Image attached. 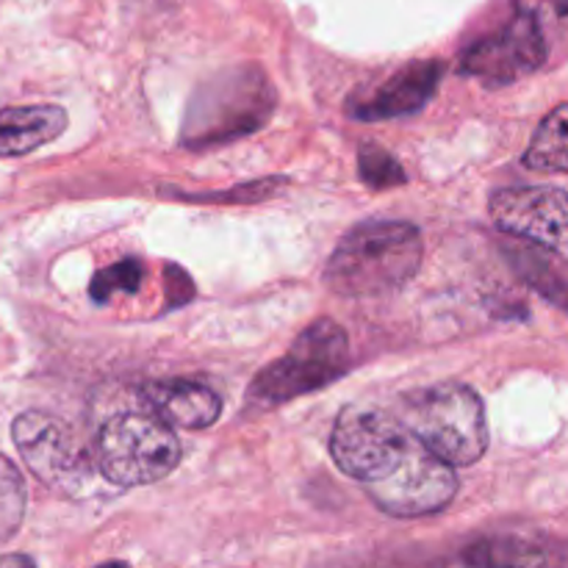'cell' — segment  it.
Instances as JSON below:
<instances>
[{
    "instance_id": "7",
    "label": "cell",
    "mask_w": 568,
    "mask_h": 568,
    "mask_svg": "<svg viewBox=\"0 0 568 568\" xmlns=\"http://www.w3.org/2000/svg\"><path fill=\"white\" fill-rule=\"evenodd\" d=\"M11 438L31 475L64 497H87L103 477L98 458L59 416L26 410L11 422Z\"/></svg>"
},
{
    "instance_id": "9",
    "label": "cell",
    "mask_w": 568,
    "mask_h": 568,
    "mask_svg": "<svg viewBox=\"0 0 568 568\" xmlns=\"http://www.w3.org/2000/svg\"><path fill=\"white\" fill-rule=\"evenodd\" d=\"M494 225L568 261V192L555 186L499 189L488 203Z\"/></svg>"
},
{
    "instance_id": "11",
    "label": "cell",
    "mask_w": 568,
    "mask_h": 568,
    "mask_svg": "<svg viewBox=\"0 0 568 568\" xmlns=\"http://www.w3.org/2000/svg\"><path fill=\"white\" fill-rule=\"evenodd\" d=\"M142 397L155 416L181 430H205L222 414L220 394L194 381L148 383L142 388Z\"/></svg>"
},
{
    "instance_id": "17",
    "label": "cell",
    "mask_w": 568,
    "mask_h": 568,
    "mask_svg": "<svg viewBox=\"0 0 568 568\" xmlns=\"http://www.w3.org/2000/svg\"><path fill=\"white\" fill-rule=\"evenodd\" d=\"M283 181L275 178V181H255L244 183V186H233L227 192L216 194H172L178 200H192V203H255V200H264L275 194V189H281Z\"/></svg>"
},
{
    "instance_id": "8",
    "label": "cell",
    "mask_w": 568,
    "mask_h": 568,
    "mask_svg": "<svg viewBox=\"0 0 568 568\" xmlns=\"http://www.w3.org/2000/svg\"><path fill=\"white\" fill-rule=\"evenodd\" d=\"M544 61H547V39L538 14L516 11L508 26L488 33L460 53V72L477 78L486 87L499 89L532 75Z\"/></svg>"
},
{
    "instance_id": "20",
    "label": "cell",
    "mask_w": 568,
    "mask_h": 568,
    "mask_svg": "<svg viewBox=\"0 0 568 568\" xmlns=\"http://www.w3.org/2000/svg\"><path fill=\"white\" fill-rule=\"evenodd\" d=\"M33 566V560L31 558H26V555H3V558H0V566Z\"/></svg>"
},
{
    "instance_id": "13",
    "label": "cell",
    "mask_w": 568,
    "mask_h": 568,
    "mask_svg": "<svg viewBox=\"0 0 568 568\" xmlns=\"http://www.w3.org/2000/svg\"><path fill=\"white\" fill-rule=\"evenodd\" d=\"M521 161L536 172H568V103L544 116Z\"/></svg>"
},
{
    "instance_id": "12",
    "label": "cell",
    "mask_w": 568,
    "mask_h": 568,
    "mask_svg": "<svg viewBox=\"0 0 568 568\" xmlns=\"http://www.w3.org/2000/svg\"><path fill=\"white\" fill-rule=\"evenodd\" d=\"M67 131L61 105H11L0 109V159H20Z\"/></svg>"
},
{
    "instance_id": "6",
    "label": "cell",
    "mask_w": 568,
    "mask_h": 568,
    "mask_svg": "<svg viewBox=\"0 0 568 568\" xmlns=\"http://www.w3.org/2000/svg\"><path fill=\"white\" fill-rule=\"evenodd\" d=\"M100 475L116 488L150 486L181 464V442L170 422L155 414H120L109 419L94 444Z\"/></svg>"
},
{
    "instance_id": "10",
    "label": "cell",
    "mask_w": 568,
    "mask_h": 568,
    "mask_svg": "<svg viewBox=\"0 0 568 568\" xmlns=\"http://www.w3.org/2000/svg\"><path fill=\"white\" fill-rule=\"evenodd\" d=\"M442 72V61H414L366 98L349 100V114L364 122L399 120V116L416 114L436 94Z\"/></svg>"
},
{
    "instance_id": "19",
    "label": "cell",
    "mask_w": 568,
    "mask_h": 568,
    "mask_svg": "<svg viewBox=\"0 0 568 568\" xmlns=\"http://www.w3.org/2000/svg\"><path fill=\"white\" fill-rule=\"evenodd\" d=\"M516 11H530V14H538L541 9H555L560 14L568 11V0H514Z\"/></svg>"
},
{
    "instance_id": "14",
    "label": "cell",
    "mask_w": 568,
    "mask_h": 568,
    "mask_svg": "<svg viewBox=\"0 0 568 568\" xmlns=\"http://www.w3.org/2000/svg\"><path fill=\"white\" fill-rule=\"evenodd\" d=\"M26 480L9 458L0 455V547L20 532L26 519Z\"/></svg>"
},
{
    "instance_id": "1",
    "label": "cell",
    "mask_w": 568,
    "mask_h": 568,
    "mask_svg": "<svg viewBox=\"0 0 568 568\" xmlns=\"http://www.w3.org/2000/svg\"><path fill=\"white\" fill-rule=\"evenodd\" d=\"M331 455L383 514L397 519L438 514L458 494L453 464L438 458L399 416L386 410H344L333 427Z\"/></svg>"
},
{
    "instance_id": "18",
    "label": "cell",
    "mask_w": 568,
    "mask_h": 568,
    "mask_svg": "<svg viewBox=\"0 0 568 568\" xmlns=\"http://www.w3.org/2000/svg\"><path fill=\"white\" fill-rule=\"evenodd\" d=\"M521 270H525L527 281H530L532 286H536L538 292L544 294V297H549L555 305H560V308L568 311V283H566V277L555 275V272L549 270V266H544L541 261H525V266H521Z\"/></svg>"
},
{
    "instance_id": "2",
    "label": "cell",
    "mask_w": 568,
    "mask_h": 568,
    "mask_svg": "<svg viewBox=\"0 0 568 568\" xmlns=\"http://www.w3.org/2000/svg\"><path fill=\"white\" fill-rule=\"evenodd\" d=\"M419 227L369 220L349 227L325 264V286L342 297H377L403 288L422 266Z\"/></svg>"
},
{
    "instance_id": "21",
    "label": "cell",
    "mask_w": 568,
    "mask_h": 568,
    "mask_svg": "<svg viewBox=\"0 0 568 568\" xmlns=\"http://www.w3.org/2000/svg\"><path fill=\"white\" fill-rule=\"evenodd\" d=\"M566 17H568V11H566Z\"/></svg>"
},
{
    "instance_id": "5",
    "label": "cell",
    "mask_w": 568,
    "mask_h": 568,
    "mask_svg": "<svg viewBox=\"0 0 568 568\" xmlns=\"http://www.w3.org/2000/svg\"><path fill=\"white\" fill-rule=\"evenodd\" d=\"M349 338L342 325L320 320L305 327L283 358L272 361L250 383V403L261 408L288 403L303 394H314L347 375Z\"/></svg>"
},
{
    "instance_id": "3",
    "label": "cell",
    "mask_w": 568,
    "mask_h": 568,
    "mask_svg": "<svg viewBox=\"0 0 568 568\" xmlns=\"http://www.w3.org/2000/svg\"><path fill=\"white\" fill-rule=\"evenodd\" d=\"M275 109V89L255 67H236L194 92L181 142L189 150L227 144L258 131Z\"/></svg>"
},
{
    "instance_id": "15",
    "label": "cell",
    "mask_w": 568,
    "mask_h": 568,
    "mask_svg": "<svg viewBox=\"0 0 568 568\" xmlns=\"http://www.w3.org/2000/svg\"><path fill=\"white\" fill-rule=\"evenodd\" d=\"M358 170L361 181L369 189H375V192L403 186V183L408 181L403 164H399L386 148H381V144H364V148L358 150Z\"/></svg>"
},
{
    "instance_id": "16",
    "label": "cell",
    "mask_w": 568,
    "mask_h": 568,
    "mask_svg": "<svg viewBox=\"0 0 568 568\" xmlns=\"http://www.w3.org/2000/svg\"><path fill=\"white\" fill-rule=\"evenodd\" d=\"M144 266L139 264L136 258H125L120 264H111L109 270H100L94 275L92 286H89V294H92L94 303H105V300L114 297L116 292L133 294L139 286H142Z\"/></svg>"
},
{
    "instance_id": "4",
    "label": "cell",
    "mask_w": 568,
    "mask_h": 568,
    "mask_svg": "<svg viewBox=\"0 0 568 568\" xmlns=\"http://www.w3.org/2000/svg\"><path fill=\"white\" fill-rule=\"evenodd\" d=\"M403 425L427 449L453 466H471L488 449V419L477 392L460 383H438L399 403Z\"/></svg>"
}]
</instances>
